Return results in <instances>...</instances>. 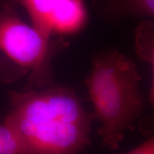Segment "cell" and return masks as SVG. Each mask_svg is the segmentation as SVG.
Listing matches in <instances>:
<instances>
[{
	"label": "cell",
	"instance_id": "1",
	"mask_svg": "<svg viewBox=\"0 0 154 154\" xmlns=\"http://www.w3.org/2000/svg\"><path fill=\"white\" fill-rule=\"evenodd\" d=\"M5 123L23 154H77L90 143L91 119L72 89L52 87L9 92Z\"/></svg>",
	"mask_w": 154,
	"mask_h": 154
},
{
	"label": "cell",
	"instance_id": "2",
	"mask_svg": "<svg viewBox=\"0 0 154 154\" xmlns=\"http://www.w3.org/2000/svg\"><path fill=\"white\" fill-rule=\"evenodd\" d=\"M140 82L135 63L122 54L106 51L94 58L86 83L94 116L101 123L98 133L109 149H119L125 134L134 129L143 113Z\"/></svg>",
	"mask_w": 154,
	"mask_h": 154
},
{
	"label": "cell",
	"instance_id": "3",
	"mask_svg": "<svg viewBox=\"0 0 154 154\" xmlns=\"http://www.w3.org/2000/svg\"><path fill=\"white\" fill-rule=\"evenodd\" d=\"M18 6L17 0H0V51L30 72V84L49 85L51 59L65 43L51 41L26 24L18 14Z\"/></svg>",
	"mask_w": 154,
	"mask_h": 154
},
{
	"label": "cell",
	"instance_id": "4",
	"mask_svg": "<svg viewBox=\"0 0 154 154\" xmlns=\"http://www.w3.org/2000/svg\"><path fill=\"white\" fill-rule=\"evenodd\" d=\"M96 13L105 21L116 23L127 17H153L154 0H93Z\"/></svg>",
	"mask_w": 154,
	"mask_h": 154
},
{
	"label": "cell",
	"instance_id": "5",
	"mask_svg": "<svg viewBox=\"0 0 154 154\" xmlns=\"http://www.w3.org/2000/svg\"><path fill=\"white\" fill-rule=\"evenodd\" d=\"M87 21L84 0H61L50 17L54 33L71 34L82 29Z\"/></svg>",
	"mask_w": 154,
	"mask_h": 154
},
{
	"label": "cell",
	"instance_id": "6",
	"mask_svg": "<svg viewBox=\"0 0 154 154\" xmlns=\"http://www.w3.org/2000/svg\"><path fill=\"white\" fill-rule=\"evenodd\" d=\"M61 0H17L27 11L32 26L44 37L50 39L53 32L50 17Z\"/></svg>",
	"mask_w": 154,
	"mask_h": 154
},
{
	"label": "cell",
	"instance_id": "7",
	"mask_svg": "<svg viewBox=\"0 0 154 154\" xmlns=\"http://www.w3.org/2000/svg\"><path fill=\"white\" fill-rule=\"evenodd\" d=\"M136 50L143 60L149 63L153 72L154 25L149 20L143 21L136 31Z\"/></svg>",
	"mask_w": 154,
	"mask_h": 154
},
{
	"label": "cell",
	"instance_id": "8",
	"mask_svg": "<svg viewBox=\"0 0 154 154\" xmlns=\"http://www.w3.org/2000/svg\"><path fill=\"white\" fill-rule=\"evenodd\" d=\"M0 154H23L20 142L7 124H0Z\"/></svg>",
	"mask_w": 154,
	"mask_h": 154
},
{
	"label": "cell",
	"instance_id": "9",
	"mask_svg": "<svg viewBox=\"0 0 154 154\" xmlns=\"http://www.w3.org/2000/svg\"><path fill=\"white\" fill-rule=\"evenodd\" d=\"M28 73L24 69L0 54V82L9 83L14 82Z\"/></svg>",
	"mask_w": 154,
	"mask_h": 154
},
{
	"label": "cell",
	"instance_id": "10",
	"mask_svg": "<svg viewBox=\"0 0 154 154\" xmlns=\"http://www.w3.org/2000/svg\"><path fill=\"white\" fill-rule=\"evenodd\" d=\"M121 154H154V138L151 136L131 151Z\"/></svg>",
	"mask_w": 154,
	"mask_h": 154
}]
</instances>
